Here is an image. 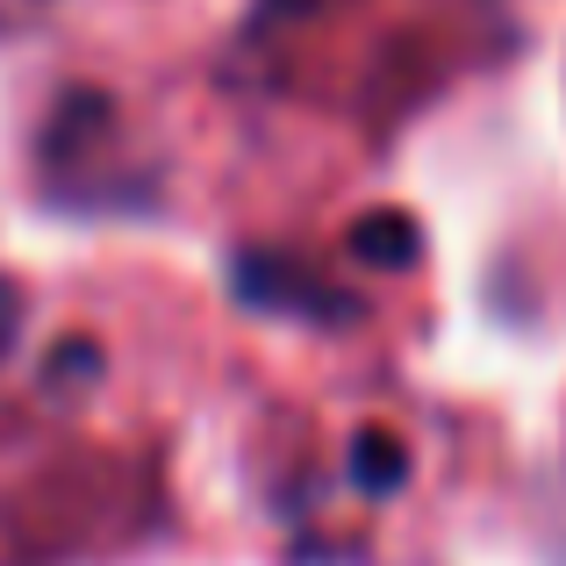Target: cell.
Wrapping results in <instances>:
<instances>
[{
  "label": "cell",
  "instance_id": "obj_1",
  "mask_svg": "<svg viewBox=\"0 0 566 566\" xmlns=\"http://www.w3.org/2000/svg\"><path fill=\"white\" fill-rule=\"evenodd\" d=\"M302 273L308 265H287V259H273V251H244V259L230 265V287L259 308H302V316H323V323H359L366 316L352 294H323V287H308Z\"/></svg>",
  "mask_w": 566,
  "mask_h": 566
},
{
  "label": "cell",
  "instance_id": "obj_2",
  "mask_svg": "<svg viewBox=\"0 0 566 566\" xmlns=\"http://www.w3.org/2000/svg\"><path fill=\"white\" fill-rule=\"evenodd\" d=\"M352 259H366L374 273H401V265H416V251H423V230L409 222V208H366V216H352Z\"/></svg>",
  "mask_w": 566,
  "mask_h": 566
},
{
  "label": "cell",
  "instance_id": "obj_3",
  "mask_svg": "<svg viewBox=\"0 0 566 566\" xmlns=\"http://www.w3.org/2000/svg\"><path fill=\"white\" fill-rule=\"evenodd\" d=\"M352 481H359L366 495H395V488L409 481V444H395L387 430H359V438H352Z\"/></svg>",
  "mask_w": 566,
  "mask_h": 566
},
{
  "label": "cell",
  "instance_id": "obj_4",
  "mask_svg": "<svg viewBox=\"0 0 566 566\" xmlns=\"http://www.w3.org/2000/svg\"><path fill=\"white\" fill-rule=\"evenodd\" d=\"M14 323H22V294H14L8 280H0V359L14 352Z\"/></svg>",
  "mask_w": 566,
  "mask_h": 566
},
{
  "label": "cell",
  "instance_id": "obj_5",
  "mask_svg": "<svg viewBox=\"0 0 566 566\" xmlns=\"http://www.w3.org/2000/svg\"><path fill=\"white\" fill-rule=\"evenodd\" d=\"M323 0H265V14H316Z\"/></svg>",
  "mask_w": 566,
  "mask_h": 566
}]
</instances>
